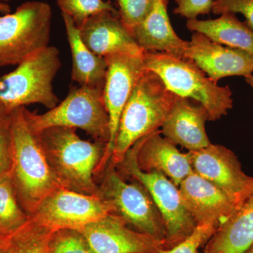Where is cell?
<instances>
[{
    "mask_svg": "<svg viewBox=\"0 0 253 253\" xmlns=\"http://www.w3.org/2000/svg\"><path fill=\"white\" fill-rule=\"evenodd\" d=\"M116 1H118V0H116Z\"/></svg>",
    "mask_w": 253,
    "mask_h": 253,
    "instance_id": "obj_39",
    "label": "cell"
},
{
    "mask_svg": "<svg viewBox=\"0 0 253 253\" xmlns=\"http://www.w3.org/2000/svg\"><path fill=\"white\" fill-rule=\"evenodd\" d=\"M29 218L19 204L11 175L0 179V236L12 234Z\"/></svg>",
    "mask_w": 253,
    "mask_h": 253,
    "instance_id": "obj_24",
    "label": "cell"
},
{
    "mask_svg": "<svg viewBox=\"0 0 253 253\" xmlns=\"http://www.w3.org/2000/svg\"><path fill=\"white\" fill-rule=\"evenodd\" d=\"M78 28L84 44L101 57L114 54H145L131 32L121 21L119 14L101 11L88 18Z\"/></svg>",
    "mask_w": 253,
    "mask_h": 253,
    "instance_id": "obj_15",
    "label": "cell"
},
{
    "mask_svg": "<svg viewBox=\"0 0 253 253\" xmlns=\"http://www.w3.org/2000/svg\"><path fill=\"white\" fill-rule=\"evenodd\" d=\"M175 96L157 74L146 69L121 114L110 160L114 166L122 162L136 141L161 127Z\"/></svg>",
    "mask_w": 253,
    "mask_h": 253,
    "instance_id": "obj_3",
    "label": "cell"
},
{
    "mask_svg": "<svg viewBox=\"0 0 253 253\" xmlns=\"http://www.w3.org/2000/svg\"><path fill=\"white\" fill-rule=\"evenodd\" d=\"M9 113L11 112L8 111V110L6 109L2 104H0V118L2 117V116H4L5 115L8 114V113Z\"/></svg>",
    "mask_w": 253,
    "mask_h": 253,
    "instance_id": "obj_34",
    "label": "cell"
},
{
    "mask_svg": "<svg viewBox=\"0 0 253 253\" xmlns=\"http://www.w3.org/2000/svg\"><path fill=\"white\" fill-rule=\"evenodd\" d=\"M48 253H94L81 231L63 229L53 231Z\"/></svg>",
    "mask_w": 253,
    "mask_h": 253,
    "instance_id": "obj_26",
    "label": "cell"
},
{
    "mask_svg": "<svg viewBox=\"0 0 253 253\" xmlns=\"http://www.w3.org/2000/svg\"><path fill=\"white\" fill-rule=\"evenodd\" d=\"M0 253H6V236H0Z\"/></svg>",
    "mask_w": 253,
    "mask_h": 253,
    "instance_id": "obj_32",
    "label": "cell"
},
{
    "mask_svg": "<svg viewBox=\"0 0 253 253\" xmlns=\"http://www.w3.org/2000/svg\"><path fill=\"white\" fill-rule=\"evenodd\" d=\"M176 7L173 13L187 20L196 19L200 15L212 11L213 0H174Z\"/></svg>",
    "mask_w": 253,
    "mask_h": 253,
    "instance_id": "obj_31",
    "label": "cell"
},
{
    "mask_svg": "<svg viewBox=\"0 0 253 253\" xmlns=\"http://www.w3.org/2000/svg\"><path fill=\"white\" fill-rule=\"evenodd\" d=\"M190 31L202 33L211 41L253 54V31L236 14H224L215 19L187 20Z\"/></svg>",
    "mask_w": 253,
    "mask_h": 253,
    "instance_id": "obj_22",
    "label": "cell"
},
{
    "mask_svg": "<svg viewBox=\"0 0 253 253\" xmlns=\"http://www.w3.org/2000/svg\"><path fill=\"white\" fill-rule=\"evenodd\" d=\"M139 141L126 152L122 162L116 166L120 173L130 176L149 191L166 225L167 234L163 249H170L187 238L197 223L183 204L177 186L167 176L159 171L145 172L139 168L136 161Z\"/></svg>",
    "mask_w": 253,
    "mask_h": 253,
    "instance_id": "obj_8",
    "label": "cell"
},
{
    "mask_svg": "<svg viewBox=\"0 0 253 253\" xmlns=\"http://www.w3.org/2000/svg\"><path fill=\"white\" fill-rule=\"evenodd\" d=\"M11 112L0 118V179L10 174L12 168Z\"/></svg>",
    "mask_w": 253,
    "mask_h": 253,
    "instance_id": "obj_29",
    "label": "cell"
},
{
    "mask_svg": "<svg viewBox=\"0 0 253 253\" xmlns=\"http://www.w3.org/2000/svg\"><path fill=\"white\" fill-rule=\"evenodd\" d=\"M104 172L102 182L98 186L99 194L112 203L116 214L126 224L154 238L164 248L166 225L149 191L137 181L126 182L112 163Z\"/></svg>",
    "mask_w": 253,
    "mask_h": 253,
    "instance_id": "obj_9",
    "label": "cell"
},
{
    "mask_svg": "<svg viewBox=\"0 0 253 253\" xmlns=\"http://www.w3.org/2000/svg\"><path fill=\"white\" fill-rule=\"evenodd\" d=\"M51 169L63 187L99 194L94 176L106 151V143L81 139L74 128L54 126L36 133Z\"/></svg>",
    "mask_w": 253,
    "mask_h": 253,
    "instance_id": "obj_2",
    "label": "cell"
},
{
    "mask_svg": "<svg viewBox=\"0 0 253 253\" xmlns=\"http://www.w3.org/2000/svg\"><path fill=\"white\" fill-rule=\"evenodd\" d=\"M104 58L107 72L103 96L109 116L110 137L104 157L96 169V175L104 172L111 160L121 114L136 84L146 71L144 54H114Z\"/></svg>",
    "mask_w": 253,
    "mask_h": 253,
    "instance_id": "obj_11",
    "label": "cell"
},
{
    "mask_svg": "<svg viewBox=\"0 0 253 253\" xmlns=\"http://www.w3.org/2000/svg\"><path fill=\"white\" fill-rule=\"evenodd\" d=\"M212 12L242 14L246 18L245 24L253 31V0H213Z\"/></svg>",
    "mask_w": 253,
    "mask_h": 253,
    "instance_id": "obj_30",
    "label": "cell"
},
{
    "mask_svg": "<svg viewBox=\"0 0 253 253\" xmlns=\"http://www.w3.org/2000/svg\"><path fill=\"white\" fill-rule=\"evenodd\" d=\"M10 12H11V7L9 5L0 1V14H8Z\"/></svg>",
    "mask_w": 253,
    "mask_h": 253,
    "instance_id": "obj_33",
    "label": "cell"
},
{
    "mask_svg": "<svg viewBox=\"0 0 253 253\" xmlns=\"http://www.w3.org/2000/svg\"><path fill=\"white\" fill-rule=\"evenodd\" d=\"M61 14L68 15L78 28L88 18L101 11H109L118 14V10L111 1L105 0H57Z\"/></svg>",
    "mask_w": 253,
    "mask_h": 253,
    "instance_id": "obj_25",
    "label": "cell"
},
{
    "mask_svg": "<svg viewBox=\"0 0 253 253\" xmlns=\"http://www.w3.org/2000/svg\"><path fill=\"white\" fill-rule=\"evenodd\" d=\"M118 14L121 21L132 33L149 15L155 0H118Z\"/></svg>",
    "mask_w": 253,
    "mask_h": 253,
    "instance_id": "obj_27",
    "label": "cell"
},
{
    "mask_svg": "<svg viewBox=\"0 0 253 253\" xmlns=\"http://www.w3.org/2000/svg\"><path fill=\"white\" fill-rule=\"evenodd\" d=\"M184 59L194 62L208 78L217 83L229 76L246 78L253 73V54L222 45L198 32L191 35Z\"/></svg>",
    "mask_w": 253,
    "mask_h": 253,
    "instance_id": "obj_13",
    "label": "cell"
},
{
    "mask_svg": "<svg viewBox=\"0 0 253 253\" xmlns=\"http://www.w3.org/2000/svg\"><path fill=\"white\" fill-rule=\"evenodd\" d=\"M168 4L169 0H155L149 15L133 30V37L144 52L165 53L184 59L189 41L181 39L173 29Z\"/></svg>",
    "mask_w": 253,
    "mask_h": 253,
    "instance_id": "obj_19",
    "label": "cell"
},
{
    "mask_svg": "<svg viewBox=\"0 0 253 253\" xmlns=\"http://www.w3.org/2000/svg\"><path fill=\"white\" fill-rule=\"evenodd\" d=\"M245 81H246V83H247V84L252 88L253 91V75H252V76H249V77L245 78Z\"/></svg>",
    "mask_w": 253,
    "mask_h": 253,
    "instance_id": "obj_35",
    "label": "cell"
},
{
    "mask_svg": "<svg viewBox=\"0 0 253 253\" xmlns=\"http://www.w3.org/2000/svg\"><path fill=\"white\" fill-rule=\"evenodd\" d=\"M113 213L116 214V209L112 203L100 194H85L60 187L49 195L30 217L53 231H78Z\"/></svg>",
    "mask_w": 253,
    "mask_h": 253,
    "instance_id": "obj_10",
    "label": "cell"
},
{
    "mask_svg": "<svg viewBox=\"0 0 253 253\" xmlns=\"http://www.w3.org/2000/svg\"><path fill=\"white\" fill-rule=\"evenodd\" d=\"M139 142L136 161L145 172L159 171L176 186L194 172L189 151L180 152L174 143L162 136L161 129L141 138Z\"/></svg>",
    "mask_w": 253,
    "mask_h": 253,
    "instance_id": "obj_18",
    "label": "cell"
},
{
    "mask_svg": "<svg viewBox=\"0 0 253 253\" xmlns=\"http://www.w3.org/2000/svg\"><path fill=\"white\" fill-rule=\"evenodd\" d=\"M181 201L197 224L218 227L232 214L236 204L220 188L193 172L179 186Z\"/></svg>",
    "mask_w": 253,
    "mask_h": 253,
    "instance_id": "obj_16",
    "label": "cell"
},
{
    "mask_svg": "<svg viewBox=\"0 0 253 253\" xmlns=\"http://www.w3.org/2000/svg\"><path fill=\"white\" fill-rule=\"evenodd\" d=\"M103 89V87L73 86L62 101L43 114L31 112L25 108L28 124L36 133L54 126L83 129L95 140L108 144L109 116Z\"/></svg>",
    "mask_w": 253,
    "mask_h": 253,
    "instance_id": "obj_7",
    "label": "cell"
},
{
    "mask_svg": "<svg viewBox=\"0 0 253 253\" xmlns=\"http://www.w3.org/2000/svg\"><path fill=\"white\" fill-rule=\"evenodd\" d=\"M61 15L72 56V81L80 86L104 88L107 72L106 59L95 54L84 44L79 28L72 18L66 14Z\"/></svg>",
    "mask_w": 253,
    "mask_h": 253,
    "instance_id": "obj_21",
    "label": "cell"
},
{
    "mask_svg": "<svg viewBox=\"0 0 253 253\" xmlns=\"http://www.w3.org/2000/svg\"><path fill=\"white\" fill-rule=\"evenodd\" d=\"M59 55L56 46H46L0 76V104L10 112L34 104L49 109L57 106L53 82L61 67Z\"/></svg>",
    "mask_w": 253,
    "mask_h": 253,
    "instance_id": "obj_5",
    "label": "cell"
},
{
    "mask_svg": "<svg viewBox=\"0 0 253 253\" xmlns=\"http://www.w3.org/2000/svg\"><path fill=\"white\" fill-rule=\"evenodd\" d=\"M218 226L214 224H197L185 239L170 249H161L158 253H199V249L212 237Z\"/></svg>",
    "mask_w": 253,
    "mask_h": 253,
    "instance_id": "obj_28",
    "label": "cell"
},
{
    "mask_svg": "<svg viewBox=\"0 0 253 253\" xmlns=\"http://www.w3.org/2000/svg\"><path fill=\"white\" fill-rule=\"evenodd\" d=\"M193 170L220 188L237 206L249 194L253 177L244 172L237 156L221 145L189 151Z\"/></svg>",
    "mask_w": 253,
    "mask_h": 253,
    "instance_id": "obj_12",
    "label": "cell"
},
{
    "mask_svg": "<svg viewBox=\"0 0 253 253\" xmlns=\"http://www.w3.org/2000/svg\"><path fill=\"white\" fill-rule=\"evenodd\" d=\"M52 232L30 217L27 222L6 236V253H48Z\"/></svg>",
    "mask_w": 253,
    "mask_h": 253,
    "instance_id": "obj_23",
    "label": "cell"
},
{
    "mask_svg": "<svg viewBox=\"0 0 253 253\" xmlns=\"http://www.w3.org/2000/svg\"><path fill=\"white\" fill-rule=\"evenodd\" d=\"M146 69L157 74L173 94L203 105L208 121H215L233 108L232 91L221 86L189 59L160 52H145Z\"/></svg>",
    "mask_w": 253,
    "mask_h": 253,
    "instance_id": "obj_4",
    "label": "cell"
},
{
    "mask_svg": "<svg viewBox=\"0 0 253 253\" xmlns=\"http://www.w3.org/2000/svg\"><path fill=\"white\" fill-rule=\"evenodd\" d=\"M253 243V186L206 245L207 253H244Z\"/></svg>",
    "mask_w": 253,
    "mask_h": 253,
    "instance_id": "obj_20",
    "label": "cell"
},
{
    "mask_svg": "<svg viewBox=\"0 0 253 253\" xmlns=\"http://www.w3.org/2000/svg\"><path fill=\"white\" fill-rule=\"evenodd\" d=\"M194 100L176 95L167 118L161 127V134L175 145L189 151H199L211 144L206 131L207 111Z\"/></svg>",
    "mask_w": 253,
    "mask_h": 253,
    "instance_id": "obj_17",
    "label": "cell"
},
{
    "mask_svg": "<svg viewBox=\"0 0 253 253\" xmlns=\"http://www.w3.org/2000/svg\"><path fill=\"white\" fill-rule=\"evenodd\" d=\"M204 253H207L205 252Z\"/></svg>",
    "mask_w": 253,
    "mask_h": 253,
    "instance_id": "obj_38",
    "label": "cell"
},
{
    "mask_svg": "<svg viewBox=\"0 0 253 253\" xmlns=\"http://www.w3.org/2000/svg\"><path fill=\"white\" fill-rule=\"evenodd\" d=\"M118 214H109L78 230L94 253H158L163 244L154 238L131 230Z\"/></svg>",
    "mask_w": 253,
    "mask_h": 253,
    "instance_id": "obj_14",
    "label": "cell"
},
{
    "mask_svg": "<svg viewBox=\"0 0 253 253\" xmlns=\"http://www.w3.org/2000/svg\"><path fill=\"white\" fill-rule=\"evenodd\" d=\"M244 253H253V243Z\"/></svg>",
    "mask_w": 253,
    "mask_h": 253,
    "instance_id": "obj_36",
    "label": "cell"
},
{
    "mask_svg": "<svg viewBox=\"0 0 253 253\" xmlns=\"http://www.w3.org/2000/svg\"><path fill=\"white\" fill-rule=\"evenodd\" d=\"M51 25L52 9L44 1H26L0 14V68L17 66L49 46Z\"/></svg>",
    "mask_w": 253,
    "mask_h": 253,
    "instance_id": "obj_6",
    "label": "cell"
},
{
    "mask_svg": "<svg viewBox=\"0 0 253 253\" xmlns=\"http://www.w3.org/2000/svg\"><path fill=\"white\" fill-rule=\"evenodd\" d=\"M25 108L11 112V180L19 204L31 216L55 190L63 187L50 166L38 134L28 124Z\"/></svg>",
    "mask_w": 253,
    "mask_h": 253,
    "instance_id": "obj_1",
    "label": "cell"
},
{
    "mask_svg": "<svg viewBox=\"0 0 253 253\" xmlns=\"http://www.w3.org/2000/svg\"><path fill=\"white\" fill-rule=\"evenodd\" d=\"M11 1V0H0V1H1V2L6 3V4H7V3L9 2V1Z\"/></svg>",
    "mask_w": 253,
    "mask_h": 253,
    "instance_id": "obj_37",
    "label": "cell"
}]
</instances>
